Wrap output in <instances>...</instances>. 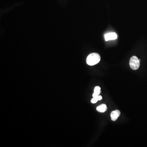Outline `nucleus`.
<instances>
[{"label":"nucleus","instance_id":"f257e3e1","mask_svg":"<svg viewBox=\"0 0 147 147\" xmlns=\"http://www.w3.org/2000/svg\"><path fill=\"white\" fill-rule=\"evenodd\" d=\"M100 60V57L98 53H93L87 57L86 63L89 66H93L98 64Z\"/></svg>","mask_w":147,"mask_h":147},{"label":"nucleus","instance_id":"f03ea898","mask_svg":"<svg viewBox=\"0 0 147 147\" xmlns=\"http://www.w3.org/2000/svg\"><path fill=\"white\" fill-rule=\"evenodd\" d=\"M140 61L136 56H133L130 61V66L133 70H136L140 66Z\"/></svg>","mask_w":147,"mask_h":147},{"label":"nucleus","instance_id":"7ed1b4c3","mask_svg":"<svg viewBox=\"0 0 147 147\" xmlns=\"http://www.w3.org/2000/svg\"><path fill=\"white\" fill-rule=\"evenodd\" d=\"M117 38V34L114 33H110L105 35V39L106 41L115 40Z\"/></svg>","mask_w":147,"mask_h":147},{"label":"nucleus","instance_id":"20e7f679","mask_svg":"<svg viewBox=\"0 0 147 147\" xmlns=\"http://www.w3.org/2000/svg\"><path fill=\"white\" fill-rule=\"evenodd\" d=\"M121 112L118 110H116L112 111L111 113V118L112 120L115 121L118 118L120 115Z\"/></svg>","mask_w":147,"mask_h":147},{"label":"nucleus","instance_id":"39448f33","mask_svg":"<svg viewBox=\"0 0 147 147\" xmlns=\"http://www.w3.org/2000/svg\"><path fill=\"white\" fill-rule=\"evenodd\" d=\"M97 110L99 112H104L107 110V107L105 104H103L97 108Z\"/></svg>","mask_w":147,"mask_h":147},{"label":"nucleus","instance_id":"423d86ee","mask_svg":"<svg viewBox=\"0 0 147 147\" xmlns=\"http://www.w3.org/2000/svg\"><path fill=\"white\" fill-rule=\"evenodd\" d=\"M100 89L101 88L99 86H96L95 87L94 89V92L93 94V97L99 95L100 93Z\"/></svg>","mask_w":147,"mask_h":147},{"label":"nucleus","instance_id":"0eeeda50","mask_svg":"<svg viewBox=\"0 0 147 147\" xmlns=\"http://www.w3.org/2000/svg\"><path fill=\"white\" fill-rule=\"evenodd\" d=\"M102 99V96L99 95V96L94 97L93 99H91V102L92 103H95L97 102L98 100H101Z\"/></svg>","mask_w":147,"mask_h":147}]
</instances>
